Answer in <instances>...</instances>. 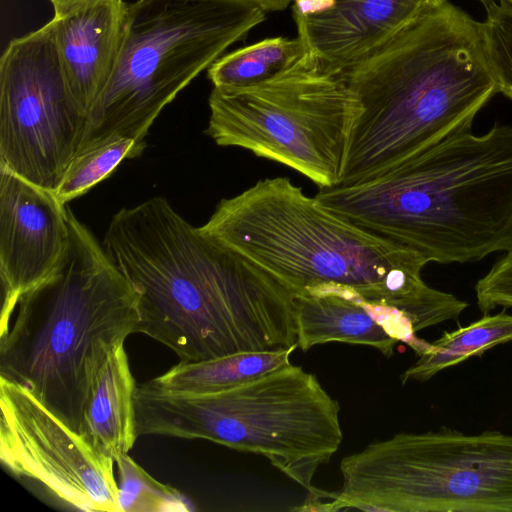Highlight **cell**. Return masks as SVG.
I'll return each mask as SVG.
<instances>
[{
	"mask_svg": "<svg viewBox=\"0 0 512 512\" xmlns=\"http://www.w3.org/2000/svg\"><path fill=\"white\" fill-rule=\"evenodd\" d=\"M103 247L140 294L138 333L182 362L297 345L294 295L164 197L113 215Z\"/></svg>",
	"mask_w": 512,
	"mask_h": 512,
	"instance_id": "obj_1",
	"label": "cell"
},
{
	"mask_svg": "<svg viewBox=\"0 0 512 512\" xmlns=\"http://www.w3.org/2000/svg\"><path fill=\"white\" fill-rule=\"evenodd\" d=\"M293 295L329 288L394 309L417 333L457 321L468 303L428 286L418 252L370 233L321 206L288 177L258 180L222 199L199 227Z\"/></svg>",
	"mask_w": 512,
	"mask_h": 512,
	"instance_id": "obj_2",
	"label": "cell"
},
{
	"mask_svg": "<svg viewBox=\"0 0 512 512\" xmlns=\"http://www.w3.org/2000/svg\"><path fill=\"white\" fill-rule=\"evenodd\" d=\"M343 76L356 111L340 185L471 130L498 93L479 22L448 0L427 8Z\"/></svg>",
	"mask_w": 512,
	"mask_h": 512,
	"instance_id": "obj_3",
	"label": "cell"
},
{
	"mask_svg": "<svg viewBox=\"0 0 512 512\" xmlns=\"http://www.w3.org/2000/svg\"><path fill=\"white\" fill-rule=\"evenodd\" d=\"M318 203L440 264L512 247V125L454 133L362 181L320 188Z\"/></svg>",
	"mask_w": 512,
	"mask_h": 512,
	"instance_id": "obj_4",
	"label": "cell"
},
{
	"mask_svg": "<svg viewBox=\"0 0 512 512\" xmlns=\"http://www.w3.org/2000/svg\"><path fill=\"white\" fill-rule=\"evenodd\" d=\"M69 244L56 271L19 299L0 337V376L26 386L80 433L94 378L138 333L140 294L69 206Z\"/></svg>",
	"mask_w": 512,
	"mask_h": 512,
	"instance_id": "obj_5",
	"label": "cell"
},
{
	"mask_svg": "<svg viewBox=\"0 0 512 512\" xmlns=\"http://www.w3.org/2000/svg\"><path fill=\"white\" fill-rule=\"evenodd\" d=\"M137 436L204 439L266 457L309 494L317 469L339 449L338 402L317 377L292 364L226 391L172 393L136 387Z\"/></svg>",
	"mask_w": 512,
	"mask_h": 512,
	"instance_id": "obj_6",
	"label": "cell"
},
{
	"mask_svg": "<svg viewBox=\"0 0 512 512\" xmlns=\"http://www.w3.org/2000/svg\"><path fill=\"white\" fill-rule=\"evenodd\" d=\"M265 18L249 0L128 3L116 66L87 114L77 152L113 137L144 142L179 92Z\"/></svg>",
	"mask_w": 512,
	"mask_h": 512,
	"instance_id": "obj_7",
	"label": "cell"
},
{
	"mask_svg": "<svg viewBox=\"0 0 512 512\" xmlns=\"http://www.w3.org/2000/svg\"><path fill=\"white\" fill-rule=\"evenodd\" d=\"M336 510L512 512V434L399 433L344 457Z\"/></svg>",
	"mask_w": 512,
	"mask_h": 512,
	"instance_id": "obj_8",
	"label": "cell"
},
{
	"mask_svg": "<svg viewBox=\"0 0 512 512\" xmlns=\"http://www.w3.org/2000/svg\"><path fill=\"white\" fill-rule=\"evenodd\" d=\"M205 130L304 175L318 188L339 184L356 100L343 74L319 68L308 53L262 83L213 88Z\"/></svg>",
	"mask_w": 512,
	"mask_h": 512,
	"instance_id": "obj_9",
	"label": "cell"
},
{
	"mask_svg": "<svg viewBox=\"0 0 512 512\" xmlns=\"http://www.w3.org/2000/svg\"><path fill=\"white\" fill-rule=\"evenodd\" d=\"M86 121L51 22L12 39L0 59V168L55 192Z\"/></svg>",
	"mask_w": 512,
	"mask_h": 512,
	"instance_id": "obj_10",
	"label": "cell"
},
{
	"mask_svg": "<svg viewBox=\"0 0 512 512\" xmlns=\"http://www.w3.org/2000/svg\"><path fill=\"white\" fill-rule=\"evenodd\" d=\"M0 460L86 511L121 512L112 460L51 412L24 385L0 376Z\"/></svg>",
	"mask_w": 512,
	"mask_h": 512,
	"instance_id": "obj_11",
	"label": "cell"
},
{
	"mask_svg": "<svg viewBox=\"0 0 512 512\" xmlns=\"http://www.w3.org/2000/svg\"><path fill=\"white\" fill-rule=\"evenodd\" d=\"M69 237L67 205L54 192L0 168V337L22 295L56 271Z\"/></svg>",
	"mask_w": 512,
	"mask_h": 512,
	"instance_id": "obj_12",
	"label": "cell"
},
{
	"mask_svg": "<svg viewBox=\"0 0 512 512\" xmlns=\"http://www.w3.org/2000/svg\"><path fill=\"white\" fill-rule=\"evenodd\" d=\"M444 0H293L297 36L323 71L343 74Z\"/></svg>",
	"mask_w": 512,
	"mask_h": 512,
	"instance_id": "obj_13",
	"label": "cell"
},
{
	"mask_svg": "<svg viewBox=\"0 0 512 512\" xmlns=\"http://www.w3.org/2000/svg\"><path fill=\"white\" fill-rule=\"evenodd\" d=\"M127 12L124 0H88L50 20L66 78L87 114L116 66Z\"/></svg>",
	"mask_w": 512,
	"mask_h": 512,
	"instance_id": "obj_14",
	"label": "cell"
},
{
	"mask_svg": "<svg viewBox=\"0 0 512 512\" xmlns=\"http://www.w3.org/2000/svg\"><path fill=\"white\" fill-rule=\"evenodd\" d=\"M297 346L343 342L374 347L386 357L397 342L382 324L384 306L369 304L352 291L329 288L294 295Z\"/></svg>",
	"mask_w": 512,
	"mask_h": 512,
	"instance_id": "obj_15",
	"label": "cell"
},
{
	"mask_svg": "<svg viewBox=\"0 0 512 512\" xmlns=\"http://www.w3.org/2000/svg\"><path fill=\"white\" fill-rule=\"evenodd\" d=\"M132 375L124 345L109 353L92 383L83 412L80 434L92 449L114 463L136 439Z\"/></svg>",
	"mask_w": 512,
	"mask_h": 512,
	"instance_id": "obj_16",
	"label": "cell"
},
{
	"mask_svg": "<svg viewBox=\"0 0 512 512\" xmlns=\"http://www.w3.org/2000/svg\"><path fill=\"white\" fill-rule=\"evenodd\" d=\"M243 352L214 359L182 362L147 383L172 393L207 394L233 389L290 365L297 348Z\"/></svg>",
	"mask_w": 512,
	"mask_h": 512,
	"instance_id": "obj_17",
	"label": "cell"
},
{
	"mask_svg": "<svg viewBox=\"0 0 512 512\" xmlns=\"http://www.w3.org/2000/svg\"><path fill=\"white\" fill-rule=\"evenodd\" d=\"M508 342H512V314L504 310L496 314L484 313L478 320L452 332H444L430 343L404 371L401 381L403 384L428 381L447 368Z\"/></svg>",
	"mask_w": 512,
	"mask_h": 512,
	"instance_id": "obj_18",
	"label": "cell"
},
{
	"mask_svg": "<svg viewBox=\"0 0 512 512\" xmlns=\"http://www.w3.org/2000/svg\"><path fill=\"white\" fill-rule=\"evenodd\" d=\"M307 54L297 36L265 38L219 57L207 70L213 88L236 89L267 81Z\"/></svg>",
	"mask_w": 512,
	"mask_h": 512,
	"instance_id": "obj_19",
	"label": "cell"
},
{
	"mask_svg": "<svg viewBox=\"0 0 512 512\" xmlns=\"http://www.w3.org/2000/svg\"><path fill=\"white\" fill-rule=\"evenodd\" d=\"M146 143L113 137L76 153L54 194L60 203L82 196L109 177L125 159L139 157Z\"/></svg>",
	"mask_w": 512,
	"mask_h": 512,
	"instance_id": "obj_20",
	"label": "cell"
},
{
	"mask_svg": "<svg viewBox=\"0 0 512 512\" xmlns=\"http://www.w3.org/2000/svg\"><path fill=\"white\" fill-rule=\"evenodd\" d=\"M120 483L118 498L121 512L187 511L184 496L174 487L149 475L128 454L116 461Z\"/></svg>",
	"mask_w": 512,
	"mask_h": 512,
	"instance_id": "obj_21",
	"label": "cell"
},
{
	"mask_svg": "<svg viewBox=\"0 0 512 512\" xmlns=\"http://www.w3.org/2000/svg\"><path fill=\"white\" fill-rule=\"evenodd\" d=\"M484 8L479 28L485 57L498 92L512 100V1L494 0Z\"/></svg>",
	"mask_w": 512,
	"mask_h": 512,
	"instance_id": "obj_22",
	"label": "cell"
},
{
	"mask_svg": "<svg viewBox=\"0 0 512 512\" xmlns=\"http://www.w3.org/2000/svg\"><path fill=\"white\" fill-rule=\"evenodd\" d=\"M260 7H262L266 12H275V11H283L290 4H292L293 0H249Z\"/></svg>",
	"mask_w": 512,
	"mask_h": 512,
	"instance_id": "obj_23",
	"label": "cell"
},
{
	"mask_svg": "<svg viewBox=\"0 0 512 512\" xmlns=\"http://www.w3.org/2000/svg\"><path fill=\"white\" fill-rule=\"evenodd\" d=\"M53 6L54 12L66 9L73 5H76L81 2H85L88 0H49Z\"/></svg>",
	"mask_w": 512,
	"mask_h": 512,
	"instance_id": "obj_24",
	"label": "cell"
},
{
	"mask_svg": "<svg viewBox=\"0 0 512 512\" xmlns=\"http://www.w3.org/2000/svg\"><path fill=\"white\" fill-rule=\"evenodd\" d=\"M478 1H480L483 4V6L486 7L487 5H489L494 0H478Z\"/></svg>",
	"mask_w": 512,
	"mask_h": 512,
	"instance_id": "obj_25",
	"label": "cell"
},
{
	"mask_svg": "<svg viewBox=\"0 0 512 512\" xmlns=\"http://www.w3.org/2000/svg\"><path fill=\"white\" fill-rule=\"evenodd\" d=\"M510 1H512V0H510Z\"/></svg>",
	"mask_w": 512,
	"mask_h": 512,
	"instance_id": "obj_26",
	"label": "cell"
}]
</instances>
